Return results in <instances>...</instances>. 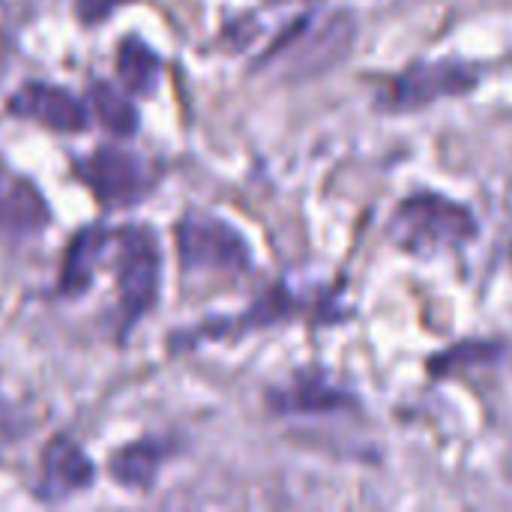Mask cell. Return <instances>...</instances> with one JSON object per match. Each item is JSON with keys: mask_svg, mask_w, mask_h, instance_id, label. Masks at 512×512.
I'll list each match as a JSON object with an SVG mask.
<instances>
[{"mask_svg": "<svg viewBox=\"0 0 512 512\" xmlns=\"http://www.w3.org/2000/svg\"><path fill=\"white\" fill-rule=\"evenodd\" d=\"M477 87V72L459 60H429L417 63L393 81V108H426L438 99L462 96Z\"/></svg>", "mask_w": 512, "mask_h": 512, "instance_id": "cell-6", "label": "cell"}, {"mask_svg": "<svg viewBox=\"0 0 512 512\" xmlns=\"http://www.w3.org/2000/svg\"><path fill=\"white\" fill-rule=\"evenodd\" d=\"M126 3H135V0H78L75 3V12L84 24H99L105 21L114 9L126 6Z\"/></svg>", "mask_w": 512, "mask_h": 512, "instance_id": "cell-15", "label": "cell"}, {"mask_svg": "<svg viewBox=\"0 0 512 512\" xmlns=\"http://www.w3.org/2000/svg\"><path fill=\"white\" fill-rule=\"evenodd\" d=\"M90 105L96 120L117 138H129L138 129V111L135 105L108 81H93L90 84Z\"/></svg>", "mask_w": 512, "mask_h": 512, "instance_id": "cell-14", "label": "cell"}, {"mask_svg": "<svg viewBox=\"0 0 512 512\" xmlns=\"http://www.w3.org/2000/svg\"><path fill=\"white\" fill-rule=\"evenodd\" d=\"M9 114L33 120L51 132H81L87 126V108L63 87L30 81L9 99Z\"/></svg>", "mask_w": 512, "mask_h": 512, "instance_id": "cell-7", "label": "cell"}, {"mask_svg": "<svg viewBox=\"0 0 512 512\" xmlns=\"http://www.w3.org/2000/svg\"><path fill=\"white\" fill-rule=\"evenodd\" d=\"M390 237L408 252H441L477 237V219L468 207L444 195H411L390 219Z\"/></svg>", "mask_w": 512, "mask_h": 512, "instance_id": "cell-1", "label": "cell"}, {"mask_svg": "<svg viewBox=\"0 0 512 512\" xmlns=\"http://www.w3.org/2000/svg\"><path fill=\"white\" fill-rule=\"evenodd\" d=\"M357 39V21L345 9L309 15L297 27L288 30V36L279 42V48L270 51V60L285 63V72L294 78H315L321 72H330L336 63H342Z\"/></svg>", "mask_w": 512, "mask_h": 512, "instance_id": "cell-2", "label": "cell"}, {"mask_svg": "<svg viewBox=\"0 0 512 512\" xmlns=\"http://www.w3.org/2000/svg\"><path fill=\"white\" fill-rule=\"evenodd\" d=\"M81 177L93 189V195L105 207H126L147 195L153 177L147 171V162L132 150L117 147H99L84 165Z\"/></svg>", "mask_w": 512, "mask_h": 512, "instance_id": "cell-5", "label": "cell"}, {"mask_svg": "<svg viewBox=\"0 0 512 512\" xmlns=\"http://www.w3.org/2000/svg\"><path fill=\"white\" fill-rule=\"evenodd\" d=\"M108 240H111V234L102 231L99 225L81 228L69 240L66 258H63V267H60V294L63 297H81L93 285L96 267H99L105 249H108Z\"/></svg>", "mask_w": 512, "mask_h": 512, "instance_id": "cell-10", "label": "cell"}, {"mask_svg": "<svg viewBox=\"0 0 512 512\" xmlns=\"http://www.w3.org/2000/svg\"><path fill=\"white\" fill-rule=\"evenodd\" d=\"M51 213L42 192L15 174H0V237L27 240L45 231Z\"/></svg>", "mask_w": 512, "mask_h": 512, "instance_id": "cell-8", "label": "cell"}, {"mask_svg": "<svg viewBox=\"0 0 512 512\" xmlns=\"http://www.w3.org/2000/svg\"><path fill=\"white\" fill-rule=\"evenodd\" d=\"M120 255H117V288H120V312L123 327L129 330L138 318H144L162 282V255L156 237L147 228H123L117 234Z\"/></svg>", "mask_w": 512, "mask_h": 512, "instance_id": "cell-3", "label": "cell"}, {"mask_svg": "<svg viewBox=\"0 0 512 512\" xmlns=\"http://www.w3.org/2000/svg\"><path fill=\"white\" fill-rule=\"evenodd\" d=\"M177 252L186 270H246L249 243L225 219L192 213L177 225Z\"/></svg>", "mask_w": 512, "mask_h": 512, "instance_id": "cell-4", "label": "cell"}, {"mask_svg": "<svg viewBox=\"0 0 512 512\" xmlns=\"http://www.w3.org/2000/svg\"><path fill=\"white\" fill-rule=\"evenodd\" d=\"M117 75L126 90L132 93H150L162 75L159 54L138 36H126L117 48Z\"/></svg>", "mask_w": 512, "mask_h": 512, "instance_id": "cell-12", "label": "cell"}, {"mask_svg": "<svg viewBox=\"0 0 512 512\" xmlns=\"http://www.w3.org/2000/svg\"><path fill=\"white\" fill-rule=\"evenodd\" d=\"M276 408L285 414H327L348 405V396L324 381H297L273 396Z\"/></svg>", "mask_w": 512, "mask_h": 512, "instance_id": "cell-13", "label": "cell"}, {"mask_svg": "<svg viewBox=\"0 0 512 512\" xmlns=\"http://www.w3.org/2000/svg\"><path fill=\"white\" fill-rule=\"evenodd\" d=\"M165 456H168V447L162 441L156 438L135 441L111 456V477L129 489H147L156 480Z\"/></svg>", "mask_w": 512, "mask_h": 512, "instance_id": "cell-11", "label": "cell"}, {"mask_svg": "<svg viewBox=\"0 0 512 512\" xmlns=\"http://www.w3.org/2000/svg\"><path fill=\"white\" fill-rule=\"evenodd\" d=\"M96 471L93 462L84 456L78 444L69 438H54L48 450L42 453V483L39 498L42 501H60L72 492H81L93 483Z\"/></svg>", "mask_w": 512, "mask_h": 512, "instance_id": "cell-9", "label": "cell"}]
</instances>
